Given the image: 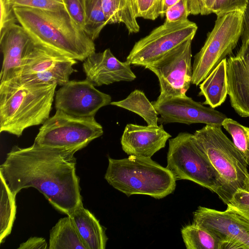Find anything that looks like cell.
I'll return each instance as SVG.
<instances>
[{"label": "cell", "mask_w": 249, "mask_h": 249, "mask_svg": "<svg viewBox=\"0 0 249 249\" xmlns=\"http://www.w3.org/2000/svg\"><path fill=\"white\" fill-rule=\"evenodd\" d=\"M80 149L35 142L26 148L15 145L0 165V174L15 196L23 189L35 188L55 209L68 215L83 205L74 157Z\"/></svg>", "instance_id": "6da1fadb"}, {"label": "cell", "mask_w": 249, "mask_h": 249, "mask_svg": "<svg viewBox=\"0 0 249 249\" xmlns=\"http://www.w3.org/2000/svg\"><path fill=\"white\" fill-rule=\"evenodd\" d=\"M18 22L34 42L77 61L95 52L91 40L66 9L49 11L14 7Z\"/></svg>", "instance_id": "7a4b0ae2"}, {"label": "cell", "mask_w": 249, "mask_h": 249, "mask_svg": "<svg viewBox=\"0 0 249 249\" xmlns=\"http://www.w3.org/2000/svg\"><path fill=\"white\" fill-rule=\"evenodd\" d=\"M56 84H0V132L20 137L30 127L49 117Z\"/></svg>", "instance_id": "3957f363"}, {"label": "cell", "mask_w": 249, "mask_h": 249, "mask_svg": "<svg viewBox=\"0 0 249 249\" xmlns=\"http://www.w3.org/2000/svg\"><path fill=\"white\" fill-rule=\"evenodd\" d=\"M108 159L105 178L127 196L143 195L161 199L175 190L176 179L173 173L151 158L129 155L123 159Z\"/></svg>", "instance_id": "277c9868"}, {"label": "cell", "mask_w": 249, "mask_h": 249, "mask_svg": "<svg viewBox=\"0 0 249 249\" xmlns=\"http://www.w3.org/2000/svg\"><path fill=\"white\" fill-rule=\"evenodd\" d=\"M194 135L220 177L221 199L227 205L238 189H243L248 165L221 126L206 124Z\"/></svg>", "instance_id": "5b68a950"}, {"label": "cell", "mask_w": 249, "mask_h": 249, "mask_svg": "<svg viewBox=\"0 0 249 249\" xmlns=\"http://www.w3.org/2000/svg\"><path fill=\"white\" fill-rule=\"evenodd\" d=\"M167 166L177 179L188 180L216 193L221 199L222 183L194 134L180 132L169 140Z\"/></svg>", "instance_id": "8992f818"}, {"label": "cell", "mask_w": 249, "mask_h": 249, "mask_svg": "<svg viewBox=\"0 0 249 249\" xmlns=\"http://www.w3.org/2000/svg\"><path fill=\"white\" fill-rule=\"evenodd\" d=\"M244 13L232 12L217 18L204 45L195 55L191 84L199 85L236 47L243 31Z\"/></svg>", "instance_id": "52a82bcc"}, {"label": "cell", "mask_w": 249, "mask_h": 249, "mask_svg": "<svg viewBox=\"0 0 249 249\" xmlns=\"http://www.w3.org/2000/svg\"><path fill=\"white\" fill-rule=\"evenodd\" d=\"M77 63L76 60L31 39L18 76L9 81L22 85L46 83L62 86L70 81L71 75L76 71L73 66Z\"/></svg>", "instance_id": "ba28073f"}, {"label": "cell", "mask_w": 249, "mask_h": 249, "mask_svg": "<svg viewBox=\"0 0 249 249\" xmlns=\"http://www.w3.org/2000/svg\"><path fill=\"white\" fill-rule=\"evenodd\" d=\"M103 132V127L94 116L76 117L56 109L54 115L40 127L34 142L50 147L82 149Z\"/></svg>", "instance_id": "9c48e42d"}, {"label": "cell", "mask_w": 249, "mask_h": 249, "mask_svg": "<svg viewBox=\"0 0 249 249\" xmlns=\"http://www.w3.org/2000/svg\"><path fill=\"white\" fill-rule=\"evenodd\" d=\"M197 25L188 19L164 22L136 42L126 57L131 65L145 67L189 39H193Z\"/></svg>", "instance_id": "30bf717a"}, {"label": "cell", "mask_w": 249, "mask_h": 249, "mask_svg": "<svg viewBox=\"0 0 249 249\" xmlns=\"http://www.w3.org/2000/svg\"><path fill=\"white\" fill-rule=\"evenodd\" d=\"M189 39L144 68L157 76L160 94L157 102L186 95L192 82V41Z\"/></svg>", "instance_id": "8fae6325"}, {"label": "cell", "mask_w": 249, "mask_h": 249, "mask_svg": "<svg viewBox=\"0 0 249 249\" xmlns=\"http://www.w3.org/2000/svg\"><path fill=\"white\" fill-rule=\"evenodd\" d=\"M193 214V222L213 234L221 249H249V220L238 213L199 206Z\"/></svg>", "instance_id": "7c38bea8"}, {"label": "cell", "mask_w": 249, "mask_h": 249, "mask_svg": "<svg viewBox=\"0 0 249 249\" xmlns=\"http://www.w3.org/2000/svg\"><path fill=\"white\" fill-rule=\"evenodd\" d=\"M55 107L74 116H95L101 107L110 104L111 96L98 90L89 80L69 81L55 92Z\"/></svg>", "instance_id": "4fadbf2b"}, {"label": "cell", "mask_w": 249, "mask_h": 249, "mask_svg": "<svg viewBox=\"0 0 249 249\" xmlns=\"http://www.w3.org/2000/svg\"><path fill=\"white\" fill-rule=\"evenodd\" d=\"M160 117L161 124L178 123L191 124L201 123L221 126L227 118L213 108L206 107L186 95L174 96L161 101L151 102Z\"/></svg>", "instance_id": "5bb4252c"}, {"label": "cell", "mask_w": 249, "mask_h": 249, "mask_svg": "<svg viewBox=\"0 0 249 249\" xmlns=\"http://www.w3.org/2000/svg\"><path fill=\"white\" fill-rule=\"evenodd\" d=\"M228 94L231 107L239 115L249 117V38H242L235 56L227 60Z\"/></svg>", "instance_id": "9a60e30c"}, {"label": "cell", "mask_w": 249, "mask_h": 249, "mask_svg": "<svg viewBox=\"0 0 249 249\" xmlns=\"http://www.w3.org/2000/svg\"><path fill=\"white\" fill-rule=\"evenodd\" d=\"M130 64L122 62L111 53L110 49L103 52L92 53L83 63L86 79L95 87L107 85L120 81H132L136 78Z\"/></svg>", "instance_id": "2e32d148"}, {"label": "cell", "mask_w": 249, "mask_h": 249, "mask_svg": "<svg viewBox=\"0 0 249 249\" xmlns=\"http://www.w3.org/2000/svg\"><path fill=\"white\" fill-rule=\"evenodd\" d=\"M171 137L162 124L143 126L128 124L121 137V143L122 149L128 155L151 158L165 146Z\"/></svg>", "instance_id": "e0dca14e"}, {"label": "cell", "mask_w": 249, "mask_h": 249, "mask_svg": "<svg viewBox=\"0 0 249 249\" xmlns=\"http://www.w3.org/2000/svg\"><path fill=\"white\" fill-rule=\"evenodd\" d=\"M30 40V37L23 28L17 24L0 36V50L3 57L0 84L17 78Z\"/></svg>", "instance_id": "ac0fdd59"}, {"label": "cell", "mask_w": 249, "mask_h": 249, "mask_svg": "<svg viewBox=\"0 0 249 249\" xmlns=\"http://www.w3.org/2000/svg\"><path fill=\"white\" fill-rule=\"evenodd\" d=\"M88 249H105L107 237L106 230L89 211L81 205L70 215Z\"/></svg>", "instance_id": "d6986e66"}, {"label": "cell", "mask_w": 249, "mask_h": 249, "mask_svg": "<svg viewBox=\"0 0 249 249\" xmlns=\"http://www.w3.org/2000/svg\"><path fill=\"white\" fill-rule=\"evenodd\" d=\"M227 59H223L199 84V96H203V105L214 108L223 104L228 94Z\"/></svg>", "instance_id": "ffe728a7"}, {"label": "cell", "mask_w": 249, "mask_h": 249, "mask_svg": "<svg viewBox=\"0 0 249 249\" xmlns=\"http://www.w3.org/2000/svg\"><path fill=\"white\" fill-rule=\"evenodd\" d=\"M49 249H88L70 215L60 218L50 230Z\"/></svg>", "instance_id": "44dd1931"}, {"label": "cell", "mask_w": 249, "mask_h": 249, "mask_svg": "<svg viewBox=\"0 0 249 249\" xmlns=\"http://www.w3.org/2000/svg\"><path fill=\"white\" fill-rule=\"evenodd\" d=\"M101 2L108 24L122 23L129 34L139 32L134 0H101Z\"/></svg>", "instance_id": "7402d4cb"}, {"label": "cell", "mask_w": 249, "mask_h": 249, "mask_svg": "<svg viewBox=\"0 0 249 249\" xmlns=\"http://www.w3.org/2000/svg\"><path fill=\"white\" fill-rule=\"evenodd\" d=\"M110 105L136 113L144 119L147 125H158L159 114L152 103L141 90L135 89L126 98L119 101L111 102Z\"/></svg>", "instance_id": "603a6c76"}, {"label": "cell", "mask_w": 249, "mask_h": 249, "mask_svg": "<svg viewBox=\"0 0 249 249\" xmlns=\"http://www.w3.org/2000/svg\"><path fill=\"white\" fill-rule=\"evenodd\" d=\"M0 243L4 242L11 232L16 214V196L9 188L0 174Z\"/></svg>", "instance_id": "cb8c5ba5"}, {"label": "cell", "mask_w": 249, "mask_h": 249, "mask_svg": "<svg viewBox=\"0 0 249 249\" xmlns=\"http://www.w3.org/2000/svg\"><path fill=\"white\" fill-rule=\"evenodd\" d=\"M181 233L187 249H221L220 242L213 234L193 222L183 227Z\"/></svg>", "instance_id": "d4e9b609"}, {"label": "cell", "mask_w": 249, "mask_h": 249, "mask_svg": "<svg viewBox=\"0 0 249 249\" xmlns=\"http://www.w3.org/2000/svg\"><path fill=\"white\" fill-rule=\"evenodd\" d=\"M107 24L101 0H86L84 30L89 37L94 41Z\"/></svg>", "instance_id": "484cf974"}, {"label": "cell", "mask_w": 249, "mask_h": 249, "mask_svg": "<svg viewBox=\"0 0 249 249\" xmlns=\"http://www.w3.org/2000/svg\"><path fill=\"white\" fill-rule=\"evenodd\" d=\"M222 126L231 135L233 142L249 165V127L231 118H226Z\"/></svg>", "instance_id": "4316f807"}, {"label": "cell", "mask_w": 249, "mask_h": 249, "mask_svg": "<svg viewBox=\"0 0 249 249\" xmlns=\"http://www.w3.org/2000/svg\"><path fill=\"white\" fill-rule=\"evenodd\" d=\"M137 18L155 20L160 16L161 0H134Z\"/></svg>", "instance_id": "83f0119b"}, {"label": "cell", "mask_w": 249, "mask_h": 249, "mask_svg": "<svg viewBox=\"0 0 249 249\" xmlns=\"http://www.w3.org/2000/svg\"><path fill=\"white\" fill-rule=\"evenodd\" d=\"M13 7H28L49 11L66 9L63 0H11Z\"/></svg>", "instance_id": "f1b7e54d"}, {"label": "cell", "mask_w": 249, "mask_h": 249, "mask_svg": "<svg viewBox=\"0 0 249 249\" xmlns=\"http://www.w3.org/2000/svg\"><path fill=\"white\" fill-rule=\"evenodd\" d=\"M248 3V0H215L211 13L215 14L217 17L235 11L244 13Z\"/></svg>", "instance_id": "f546056e"}, {"label": "cell", "mask_w": 249, "mask_h": 249, "mask_svg": "<svg viewBox=\"0 0 249 249\" xmlns=\"http://www.w3.org/2000/svg\"><path fill=\"white\" fill-rule=\"evenodd\" d=\"M227 205L249 220V193L238 189Z\"/></svg>", "instance_id": "4dcf8cb0"}, {"label": "cell", "mask_w": 249, "mask_h": 249, "mask_svg": "<svg viewBox=\"0 0 249 249\" xmlns=\"http://www.w3.org/2000/svg\"><path fill=\"white\" fill-rule=\"evenodd\" d=\"M0 36L18 22L11 0H0Z\"/></svg>", "instance_id": "1f68e13d"}, {"label": "cell", "mask_w": 249, "mask_h": 249, "mask_svg": "<svg viewBox=\"0 0 249 249\" xmlns=\"http://www.w3.org/2000/svg\"><path fill=\"white\" fill-rule=\"evenodd\" d=\"M65 8L72 19L83 30L85 20L86 0H63Z\"/></svg>", "instance_id": "d6a6232c"}, {"label": "cell", "mask_w": 249, "mask_h": 249, "mask_svg": "<svg viewBox=\"0 0 249 249\" xmlns=\"http://www.w3.org/2000/svg\"><path fill=\"white\" fill-rule=\"evenodd\" d=\"M190 15L187 6V0H179L169 8L165 13V21L173 22L188 19Z\"/></svg>", "instance_id": "836d02e7"}, {"label": "cell", "mask_w": 249, "mask_h": 249, "mask_svg": "<svg viewBox=\"0 0 249 249\" xmlns=\"http://www.w3.org/2000/svg\"><path fill=\"white\" fill-rule=\"evenodd\" d=\"M48 244L42 237H31L21 243L18 249H46Z\"/></svg>", "instance_id": "e575fe53"}, {"label": "cell", "mask_w": 249, "mask_h": 249, "mask_svg": "<svg viewBox=\"0 0 249 249\" xmlns=\"http://www.w3.org/2000/svg\"><path fill=\"white\" fill-rule=\"evenodd\" d=\"M188 8L190 15L200 14L205 0H187Z\"/></svg>", "instance_id": "d590c367"}, {"label": "cell", "mask_w": 249, "mask_h": 249, "mask_svg": "<svg viewBox=\"0 0 249 249\" xmlns=\"http://www.w3.org/2000/svg\"><path fill=\"white\" fill-rule=\"evenodd\" d=\"M242 38H249V0L246 10L244 12L243 31Z\"/></svg>", "instance_id": "8d00e7d4"}, {"label": "cell", "mask_w": 249, "mask_h": 249, "mask_svg": "<svg viewBox=\"0 0 249 249\" xmlns=\"http://www.w3.org/2000/svg\"><path fill=\"white\" fill-rule=\"evenodd\" d=\"M179 0H161V7L160 16L163 17L166 10L178 2Z\"/></svg>", "instance_id": "74e56055"}, {"label": "cell", "mask_w": 249, "mask_h": 249, "mask_svg": "<svg viewBox=\"0 0 249 249\" xmlns=\"http://www.w3.org/2000/svg\"><path fill=\"white\" fill-rule=\"evenodd\" d=\"M215 0H205L200 12L201 15H208L211 14V10Z\"/></svg>", "instance_id": "f35d334b"}, {"label": "cell", "mask_w": 249, "mask_h": 249, "mask_svg": "<svg viewBox=\"0 0 249 249\" xmlns=\"http://www.w3.org/2000/svg\"><path fill=\"white\" fill-rule=\"evenodd\" d=\"M243 190L249 193V174H248L247 179L245 182Z\"/></svg>", "instance_id": "ab89813d"}]
</instances>
